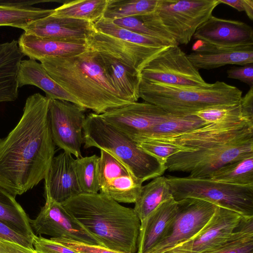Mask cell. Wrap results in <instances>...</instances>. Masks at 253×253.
<instances>
[{"label": "cell", "mask_w": 253, "mask_h": 253, "mask_svg": "<svg viewBox=\"0 0 253 253\" xmlns=\"http://www.w3.org/2000/svg\"><path fill=\"white\" fill-rule=\"evenodd\" d=\"M94 30L93 23L52 15L30 23L25 34L39 38L66 42L85 41Z\"/></svg>", "instance_id": "d6986e66"}, {"label": "cell", "mask_w": 253, "mask_h": 253, "mask_svg": "<svg viewBox=\"0 0 253 253\" xmlns=\"http://www.w3.org/2000/svg\"><path fill=\"white\" fill-rule=\"evenodd\" d=\"M0 253H37L34 249L0 240Z\"/></svg>", "instance_id": "ee69618b"}, {"label": "cell", "mask_w": 253, "mask_h": 253, "mask_svg": "<svg viewBox=\"0 0 253 253\" xmlns=\"http://www.w3.org/2000/svg\"><path fill=\"white\" fill-rule=\"evenodd\" d=\"M34 219H29L35 235H45L90 245L102 246L101 243L88 232L64 208L48 196Z\"/></svg>", "instance_id": "4fadbf2b"}, {"label": "cell", "mask_w": 253, "mask_h": 253, "mask_svg": "<svg viewBox=\"0 0 253 253\" xmlns=\"http://www.w3.org/2000/svg\"><path fill=\"white\" fill-rule=\"evenodd\" d=\"M48 0H0V26L23 30L31 22L52 15L54 9H44L33 5Z\"/></svg>", "instance_id": "d4e9b609"}, {"label": "cell", "mask_w": 253, "mask_h": 253, "mask_svg": "<svg viewBox=\"0 0 253 253\" xmlns=\"http://www.w3.org/2000/svg\"><path fill=\"white\" fill-rule=\"evenodd\" d=\"M253 155V139L226 144L192 152H180L166 163L169 171L189 173V177L205 178L229 163Z\"/></svg>", "instance_id": "ba28073f"}, {"label": "cell", "mask_w": 253, "mask_h": 253, "mask_svg": "<svg viewBox=\"0 0 253 253\" xmlns=\"http://www.w3.org/2000/svg\"><path fill=\"white\" fill-rule=\"evenodd\" d=\"M234 67L226 71L228 78L242 82L250 86H253V64Z\"/></svg>", "instance_id": "7bdbcfd3"}, {"label": "cell", "mask_w": 253, "mask_h": 253, "mask_svg": "<svg viewBox=\"0 0 253 253\" xmlns=\"http://www.w3.org/2000/svg\"><path fill=\"white\" fill-rule=\"evenodd\" d=\"M18 82L19 88L26 85H34L43 90L48 99L67 101L81 106L73 96L49 76L41 63L36 60L29 59L21 61Z\"/></svg>", "instance_id": "cb8c5ba5"}, {"label": "cell", "mask_w": 253, "mask_h": 253, "mask_svg": "<svg viewBox=\"0 0 253 253\" xmlns=\"http://www.w3.org/2000/svg\"><path fill=\"white\" fill-rule=\"evenodd\" d=\"M49 76L80 105L98 115L130 103L117 92L99 53L88 49L75 56L39 60Z\"/></svg>", "instance_id": "7a4b0ae2"}, {"label": "cell", "mask_w": 253, "mask_h": 253, "mask_svg": "<svg viewBox=\"0 0 253 253\" xmlns=\"http://www.w3.org/2000/svg\"><path fill=\"white\" fill-rule=\"evenodd\" d=\"M193 38L222 47H234L253 44L251 26L240 21L211 15L195 32Z\"/></svg>", "instance_id": "e0dca14e"}, {"label": "cell", "mask_w": 253, "mask_h": 253, "mask_svg": "<svg viewBox=\"0 0 253 253\" xmlns=\"http://www.w3.org/2000/svg\"><path fill=\"white\" fill-rule=\"evenodd\" d=\"M219 2L228 5L238 11H245L246 0H218Z\"/></svg>", "instance_id": "f6af8a7d"}, {"label": "cell", "mask_w": 253, "mask_h": 253, "mask_svg": "<svg viewBox=\"0 0 253 253\" xmlns=\"http://www.w3.org/2000/svg\"><path fill=\"white\" fill-rule=\"evenodd\" d=\"M166 178L175 201L188 198L202 199L233 211L244 217L253 216V184L237 185L188 176Z\"/></svg>", "instance_id": "52a82bcc"}, {"label": "cell", "mask_w": 253, "mask_h": 253, "mask_svg": "<svg viewBox=\"0 0 253 253\" xmlns=\"http://www.w3.org/2000/svg\"><path fill=\"white\" fill-rule=\"evenodd\" d=\"M84 148L96 147L110 152L143 182L162 176L165 165L140 149L136 142L106 122L100 115L85 117L83 128Z\"/></svg>", "instance_id": "5b68a950"}, {"label": "cell", "mask_w": 253, "mask_h": 253, "mask_svg": "<svg viewBox=\"0 0 253 253\" xmlns=\"http://www.w3.org/2000/svg\"><path fill=\"white\" fill-rule=\"evenodd\" d=\"M253 139V123L242 121L210 123L169 138L154 140L192 152L226 144Z\"/></svg>", "instance_id": "30bf717a"}, {"label": "cell", "mask_w": 253, "mask_h": 253, "mask_svg": "<svg viewBox=\"0 0 253 253\" xmlns=\"http://www.w3.org/2000/svg\"><path fill=\"white\" fill-rule=\"evenodd\" d=\"M242 216L217 206L212 216L197 234L172 249L180 253H205L214 250L226 242Z\"/></svg>", "instance_id": "5bb4252c"}, {"label": "cell", "mask_w": 253, "mask_h": 253, "mask_svg": "<svg viewBox=\"0 0 253 253\" xmlns=\"http://www.w3.org/2000/svg\"><path fill=\"white\" fill-rule=\"evenodd\" d=\"M171 198L173 197L165 176L155 177L142 186L133 208L140 223L144 222L161 204Z\"/></svg>", "instance_id": "f1b7e54d"}, {"label": "cell", "mask_w": 253, "mask_h": 253, "mask_svg": "<svg viewBox=\"0 0 253 253\" xmlns=\"http://www.w3.org/2000/svg\"><path fill=\"white\" fill-rule=\"evenodd\" d=\"M102 247L136 253L140 221L132 208L101 193L80 194L61 203Z\"/></svg>", "instance_id": "3957f363"}, {"label": "cell", "mask_w": 253, "mask_h": 253, "mask_svg": "<svg viewBox=\"0 0 253 253\" xmlns=\"http://www.w3.org/2000/svg\"><path fill=\"white\" fill-rule=\"evenodd\" d=\"M93 26L94 29L99 32L133 43L155 48H165L174 45L165 40L133 32L116 25L111 20L104 17L94 23Z\"/></svg>", "instance_id": "836d02e7"}, {"label": "cell", "mask_w": 253, "mask_h": 253, "mask_svg": "<svg viewBox=\"0 0 253 253\" xmlns=\"http://www.w3.org/2000/svg\"><path fill=\"white\" fill-rule=\"evenodd\" d=\"M143 182L133 174L117 177L99 187V192L118 203H134L138 198Z\"/></svg>", "instance_id": "d6a6232c"}, {"label": "cell", "mask_w": 253, "mask_h": 253, "mask_svg": "<svg viewBox=\"0 0 253 253\" xmlns=\"http://www.w3.org/2000/svg\"><path fill=\"white\" fill-rule=\"evenodd\" d=\"M205 253H253V216H242L226 242Z\"/></svg>", "instance_id": "e575fe53"}, {"label": "cell", "mask_w": 253, "mask_h": 253, "mask_svg": "<svg viewBox=\"0 0 253 253\" xmlns=\"http://www.w3.org/2000/svg\"><path fill=\"white\" fill-rule=\"evenodd\" d=\"M108 0L67 1L54 9L52 15L84 20L95 23L103 17Z\"/></svg>", "instance_id": "4dcf8cb0"}, {"label": "cell", "mask_w": 253, "mask_h": 253, "mask_svg": "<svg viewBox=\"0 0 253 253\" xmlns=\"http://www.w3.org/2000/svg\"><path fill=\"white\" fill-rule=\"evenodd\" d=\"M194 115L208 123L242 121L253 123V86L238 104L208 108Z\"/></svg>", "instance_id": "83f0119b"}, {"label": "cell", "mask_w": 253, "mask_h": 253, "mask_svg": "<svg viewBox=\"0 0 253 253\" xmlns=\"http://www.w3.org/2000/svg\"><path fill=\"white\" fill-rule=\"evenodd\" d=\"M74 161L72 155L64 151L53 157L44 179V196L61 204L82 194Z\"/></svg>", "instance_id": "ffe728a7"}, {"label": "cell", "mask_w": 253, "mask_h": 253, "mask_svg": "<svg viewBox=\"0 0 253 253\" xmlns=\"http://www.w3.org/2000/svg\"><path fill=\"white\" fill-rule=\"evenodd\" d=\"M169 113L152 104L134 102L101 114L108 123L133 140L167 118Z\"/></svg>", "instance_id": "9a60e30c"}, {"label": "cell", "mask_w": 253, "mask_h": 253, "mask_svg": "<svg viewBox=\"0 0 253 253\" xmlns=\"http://www.w3.org/2000/svg\"><path fill=\"white\" fill-rule=\"evenodd\" d=\"M245 12L251 20H253V0H246Z\"/></svg>", "instance_id": "bcb514c9"}, {"label": "cell", "mask_w": 253, "mask_h": 253, "mask_svg": "<svg viewBox=\"0 0 253 253\" xmlns=\"http://www.w3.org/2000/svg\"><path fill=\"white\" fill-rule=\"evenodd\" d=\"M219 4L218 0H158L153 12L137 17L174 44L185 45Z\"/></svg>", "instance_id": "8992f818"}, {"label": "cell", "mask_w": 253, "mask_h": 253, "mask_svg": "<svg viewBox=\"0 0 253 253\" xmlns=\"http://www.w3.org/2000/svg\"><path fill=\"white\" fill-rule=\"evenodd\" d=\"M29 219L15 197L0 187V221L16 232L33 238L35 234Z\"/></svg>", "instance_id": "f546056e"}, {"label": "cell", "mask_w": 253, "mask_h": 253, "mask_svg": "<svg viewBox=\"0 0 253 253\" xmlns=\"http://www.w3.org/2000/svg\"><path fill=\"white\" fill-rule=\"evenodd\" d=\"M85 110L69 101L49 99L48 119L53 142L77 158L82 157Z\"/></svg>", "instance_id": "8fae6325"}, {"label": "cell", "mask_w": 253, "mask_h": 253, "mask_svg": "<svg viewBox=\"0 0 253 253\" xmlns=\"http://www.w3.org/2000/svg\"><path fill=\"white\" fill-rule=\"evenodd\" d=\"M177 202V214L168 235L147 253H163L192 238L210 220L217 207L209 201L194 198Z\"/></svg>", "instance_id": "7c38bea8"}, {"label": "cell", "mask_w": 253, "mask_h": 253, "mask_svg": "<svg viewBox=\"0 0 253 253\" xmlns=\"http://www.w3.org/2000/svg\"><path fill=\"white\" fill-rule=\"evenodd\" d=\"M50 239L80 253H123L102 246L87 245L65 239Z\"/></svg>", "instance_id": "b9f144b4"}, {"label": "cell", "mask_w": 253, "mask_h": 253, "mask_svg": "<svg viewBox=\"0 0 253 253\" xmlns=\"http://www.w3.org/2000/svg\"><path fill=\"white\" fill-rule=\"evenodd\" d=\"M98 159L95 154L75 159V170L82 194H94L99 191L97 173Z\"/></svg>", "instance_id": "8d00e7d4"}, {"label": "cell", "mask_w": 253, "mask_h": 253, "mask_svg": "<svg viewBox=\"0 0 253 253\" xmlns=\"http://www.w3.org/2000/svg\"><path fill=\"white\" fill-rule=\"evenodd\" d=\"M141 78L163 84L195 87L210 85L178 45L166 47L141 72Z\"/></svg>", "instance_id": "9c48e42d"}, {"label": "cell", "mask_w": 253, "mask_h": 253, "mask_svg": "<svg viewBox=\"0 0 253 253\" xmlns=\"http://www.w3.org/2000/svg\"><path fill=\"white\" fill-rule=\"evenodd\" d=\"M139 94L145 102L169 113L180 115H194L208 108L238 104L242 98L241 90L224 82L195 87L168 84L142 78Z\"/></svg>", "instance_id": "277c9868"}, {"label": "cell", "mask_w": 253, "mask_h": 253, "mask_svg": "<svg viewBox=\"0 0 253 253\" xmlns=\"http://www.w3.org/2000/svg\"><path fill=\"white\" fill-rule=\"evenodd\" d=\"M116 25L142 35L161 39L172 42L166 39L162 36L147 27L137 16L126 17L112 20Z\"/></svg>", "instance_id": "f35d334b"}, {"label": "cell", "mask_w": 253, "mask_h": 253, "mask_svg": "<svg viewBox=\"0 0 253 253\" xmlns=\"http://www.w3.org/2000/svg\"><path fill=\"white\" fill-rule=\"evenodd\" d=\"M209 124L195 115H180L169 113V116L133 141L136 143L149 139L169 138L204 126Z\"/></svg>", "instance_id": "4316f807"}, {"label": "cell", "mask_w": 253, "mask_h": 253, "mask_svg": "<svg viewBox=\"0 0 253 253\" xmlns=\"http://www.w3.org/2000/svg\"><path fill=\"white\" fill-rule=\"evenodd\" d=\"M34 249L37 253H80L50 239L35 235L32 239Z\"/></svg>", "instance_id": "ab89813d"}, {"label": "cell", "mask_w": 253, "mask_h": 253, "mask_svg": "<svg viewBox=\"0 0 253 253\" xmlns=\"http://www.w3.org/2000/svg\"><path fill=\"white\" fill-rule=\"evenodd\" d=\"M177 212V202L171 198L161 204L140 224L136 253H147L168 235Z\"/></svg>", "instance_id": "44dd1931"}, {"label": "cell", "mask_w": 253, "mask_h": 253, "mask_svg": "<svg viewBox=\"0 0 253 253\" xmlns=\"http://www.w3.org/2000/svg\"><path fill=\"white\" fill-rule=\"evenodd\" d=\"M158 0H108L104 18L114 19L142 16L153 12Z\"/></svg>", "instance_id": "d590c367"}, {"label": "cell", "mask_w": 253, "mask_h": 253, "mask_svg": "<svg viewBox=\"0 0 253 253\" xmlns=\"http://www.w3.org/2000/svg\"><path fill=\"white\" fill-rule=\"evenodd\" d=\"M24 56L17 41L0 43V102L17 99L18 71Z\"/></svg>", "instance_id": "603a6c76"}, {"label": "cell", "mask_w": 253, "mask_h": 253, "mask_svg": "<svg viewBox=\"0 0 253 253\" xmlns=\"http://www.w3.org/2000/svg\"><path fill=\"white\" fill-rule=\"evenodd\" d=\"M137 144L140 149L165 166L169 157L178 152H184L183 149L175 145L154 140H146Z\"/></svg>", "instance_id": "74e56055"}, {"label": "cell", "mask_w": 253, "mask_h": 253, "mask_svg": "<svg viewBox=\"0 0 253 253\" xmlns=\"http://www.w3.org/2000/svg\"><path fill=\"white\" fill-rule=\"evenodd\" d=\"M33 238L26 236L14 230L0 221V240L17 244L34 249Z\"/></svg>", "instance_id": "60d3db41"}, {"label": "cell", "mask_w": 253, "mask_h": 253, "mask_svg": "<svg viewBox=\"0 0 253 253\" xmlns=\"http://www.w3.org/2000/svg\"><path fill=\"white\" fill-rule=\"evenodd\" d=\"M205 178L237 185L253 184V155L226 164Z\"/></svg>", "instance_id": "1f68e13d"}, {"label": "cell", "mask_w": 253, "mask_h": 253, "mask_svg": "<svg viewBox=\"0 0 253 253\" xmlns=\"http://www.w3.org/2000/svg\"><path fill=\"white\" fill-rule=\"evenodd\" d=\"M86 42L89 49L106 54L140 74L149 62L166 48H155L127 42L95 29L87 37Z\"/></svg>", "instance_id": "2e32d148"}, {"label": "cell", "mask_w": 253, "mask_h": 253, "mask_svg": "<svg viewBox=\"0 0 253 253\" xmlns=\"http://www.w3.org/2000/svg\"><path fill=\"white\" fill-rule=\"evenodd\" d=\"M24 56L39 61L45 57L75 56L88 49L85 41L66 42L42 39L23 33L17 41Z\"/></svg>", "instance_id": "7402d4cb"}, {"label": "cell", "mask_w": 253, "mask_h": 253, "mask_svg": "<svg viewBox=\"0 0 253 253\" xmlns=\"http://www.w3.org/2000/svg\"><path fill=\"white\" fill-rule=\"evenodd\" d=\"M49 101L40 93L30 95L18 123L0 138V187L15 197L44 180L54 157Z\"/></svg>", "instance_id": "6da1fadb"}, {"label": "cell", "mask_w": 253, "mask_h": 253, "mask_svg": "<svg viewBox=\"0 0 253 253\" xmlns=\"http://www.w3.org/2000/svg\"><path fill=\"white\" fill-rule=\"evenodd\" d=\"M187 57L198 70H210L226 65L253 63V44L234 47H218L197 41Z\"/></svg>", "instance_id": "ac0fdd59"}, {"label": "cell", "mask_w": 253, "mask_h": 253, "mask_svg": "<svg viewBox=\"0 0 253 253\" xmlns=\"http://www.w3.org/2000/svg\"><path fill=\"white\" fill-rule=\"evenodd\" d=\"M98 53L105 72L119 94L131 102H137L139 98L141 74L106 54Z\"/></svg>", "instance_id": "484cf974"}, {"label": "cell", "mask_w": 253, "mask_h": 253, "mask_svg": "<svg viewBox=\"0 0 253 253\" xmlns=\"http://www.w3.org/2000/svg\"><path fill=\"white\" fill-rule=\"evenodd\" d=\"M163 253H180L173 249H171Z\"/></svg>", "instance_id": "7dc6e473"}]
</instances>
